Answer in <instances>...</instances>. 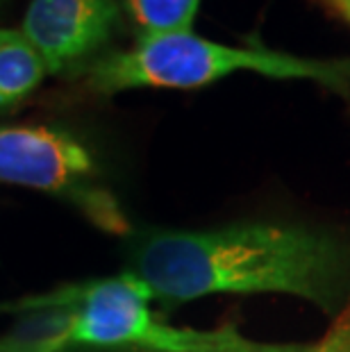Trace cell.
I'll return each instance as SVG.
<instances>
[{
    "label": "cell",
    "instance_id": "cell-9",
    "mask_svg": "<svg viewBox=\"0 0 350 352\" xmlns=\"http://www.w3.org/2000/svg\"><path fill=\"white\" fill-rule=\"evenodd\" d=\"M311 352H350V305L334 318L323 341L311 346Z\"/></svg>",
    "mask_w": 350,
    "mask_h": 352
},
{
    "label": "cell",
    "instance_id": "cell-2",
    "mask_svg": "<svg viewBox=\"0 0 350 352\" xmlns=\"http://www.w3.org/2000/svg\"><path fill=\"white\" fill-rule=\"evenodd\" d=\"M252 71L280 80H311L348 91L350 59H309L266 48H234L191 30L139 36L128 50L107 52L87 64V85L100 96L128 89H196L232 73Z\"/></svg>",
    "mask_w": 350,
    "mask_h": 352
},
{
    "label": "cell",
    "instance_id": "cell-1",
    "mask_svg": "<svg viewBox=\"0 0 350 352\" xmlns=\"http://www.w3.org/2000/svg\"><path fill=\"white\" fill-rule=\"evenodd\" d=\"M130 259V273L166 302L216 294H287L341 314L350 294V245L311 228L255 223L160 230L141 236Z\"/></svg>",
    "mask_w": 350,
    "mask_h": 352
},
{
    "label": "cell",
    "instance_id": "cell-10",
    "mask_svg": "<svg viewBox=\"0 0 350 352\" xmlns=\"http://www.w3.org/2000/svg\"><path fill=\"white\" fill-rule=\"evenodd\" d=\"M332 3H334V7H337V10L350 21V0H332Z\"/></svg>",
    "mask_w": 350,
    "mask_h": 352
},
{
    "label": "cell",
    "instance_id": "cell-7",
    "mask_svg": "<svg viewBox=\"0 0 350 352\" xmlns=\"http://www.w3.org/2000/svg\"><path fill=\"white\" fill-rule=\"evenodd\" d=\"M46 76V62L23 30L0 28V109L25 100Z\"/></svg>",
    "mask_w": 350,
    "mask_h": 352
},
{
    "label": "cell",
    "instance_id": "cell-5",
    "mask_svg": "<svg viewBox=\"0 0 350 352\" xmlns=\"http://www.w3.org/2000/svg\"><path fill=\"white\" fill-rule=\"evenodd\" d=\"M118 14V0H30L21 30L55 76L98 55L114 34Z\"/></svg>",
    "mask_w": 350,
    "mask_h": 352
},
{
    "label": "cell",
    "instance_id": "cell-8",
    "mask_svg": "<svg viewBox=\"0 0 350 352\" xmlns=\"http://www.w3.org/2000/svg\"><path fill=\"white\" fill-rule=\"evenodd\" d=\"M139 36L191 30L200 0H118Z\"/></svg>",
    "mask_w": 350,
    "mask_h": 352
},
{
    "label": "cell",
    "instance_id": "cell-4",
    "mask_svg": "<svg viewBox=\"0 0 350 352\" xmlns=\"http://www.w3.org/2000/svg\"><path fill=\"white\" fill-rule=\"evenodd\" d=\"M0 182L69 200L107 232L128 230L114 196L96 182L94 157L66 132L43 125H0Z\"/></svg>",
    "mask_w": 350,
    "mask_h": 352
},
{
    "label": "cell",
    "instance_id": "cell-3",
    "mask_svg": "<svg viewBox=\"0 0 350 352\" xmlns=\"http://www.w3.org/2000/svg\"><path fill=\"white\" fill-rule=\"evenodd\" d=\"M153 294L130 271L105 280L66 284L0 307L23 314L41 307H78L73 352H311L305 343L252 341L232 325L175 327L151 311Z\"/></svg>",
    "mask_w": 350,
    "mask_h": 352
},
{
    "label": "cell",
    "instance_id": "cell-6",
    "mask_svg": "<svg viewBox=\"0 0 350 352\" xmlns=\"http://www.w3.org/2000/svg\"><path fill=\"white\" fill-rule=\"evenodd\" d=\"M78 307H41L17 314L7 334L0 336V352H73V329Z\"/></svg>",
    "mask_w": 350,
    "mask_h": 352
}]
</instances>
